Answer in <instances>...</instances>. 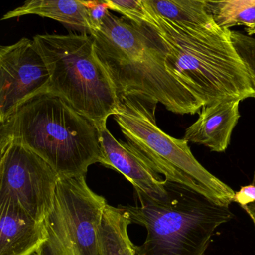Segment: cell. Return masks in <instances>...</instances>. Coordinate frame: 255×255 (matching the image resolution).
<instances>
[{
    "label": "cell",
    "mask_w": 255,
    "mask_h": 255,
    "mask_svg": "<svg viewBox=\"0 0 255 255\" xmlns=\"http://www.w3.org/2000/svg\"><path fill=\"white\" fill-rule=\"evenodd\" d=\"M147 10L148 24L160 40L172 113L194 115L219 101L255 98L252 77L233 44L231 30L215 23L180 24Z\"/></svg>",
    "instance_id": "1"
},
{
    "label": "cell",
    "mask_w": 255,
    "mask_h": 255,
    "mask_svg": "<svg viewBox=\"0 0 255 255\" xmlns=\"http://www.w3.org/2000/svg\"><path fill=\"white\" fill-rule=\"evenodd\" d=\"M10 142L41 156L61 177L86 176L101 159L97 125L48 92L28 100L0 123V144Z\"/></svg>",
    "instance_id": "2"
},
{
    "label": "cell",
    "mask_w": 255,
    "mask_h": 255,
    "mask_svg": "<svg viewBox=\"0 0 255 255\" xmlns=\"http://www.w3.org/2000/svg\"><path fill=\"white\" fill-rule=\"evenodd\" d=\"M166 187L162 201L135 189L139 204L120 206L132 223L147 229L144 243L135 245L136 255H205L216 230L234 214L187 186L166 180Z\"/></svg>",
    "instance_id": "3"
},
{
    "label": "cell",
    "mask_w": 255,
    "mask_h": 255,
    "mask_svg": "<svg viewBox=\"0 0 255 255\" xmlns=\"http://www.w3.org/2000/svg\"><path fill=\"white\" fill-rule=\"evenodd\" d=\"M89 34L119 97H136L171 112L160 40L150 24L134 23L109 11Z\"/></svg>",
    "instance_id": "4"
},
{
    "label": "cell",
    "mask_w": 255,
    "mask_h": 255,
    "mask_svg": "<svg viewBox=\"0 0 255 255\" xmlns=\"http://www.w3.org/2000/svg\"><path fill=\"white\" fill-rule=\"evenodd\" d=\"M34 44L48 68V92L63 98L97 127L114 116L119 98L89 33L43 34Z\"/></svg>",
    "instance_id": "5"
},
{
    "label": "cell",
    "mask_w": 255,
    "mask_h": 255,
    "mask_svg": "<svg viewBox=\"0 0 255 255\" xmlns=\"http://www.w3.org/2000/svg\"><path fill=\"white\" fill-rule=\"evenodd\" d=\"M119 98L113 116L122 133L165 180L191 188L219 205H231L235 195L234 189L195 159L186 139L170 136L157 126V104L133 96Z\"/></svg>",
    "instance_id": "6"
},
{
    "label": "cell",
    "mask_w": 255,
    "mask_h": 255,
    "mask_svg": "<svg viewBox=\"0 0 255 255\" xmlns=\"http://www.w3.org/2000/svg\"><path fill=\"white\" fill-rule=\"evenodd\" d=\"M107 204L86 176L61 177L43 221L46 239L35 255H101L99 231Z\"/></svg>",
    "instance_id": "7"
},
{
    "label": "cell",
    "mask_w": 255,
    "mask_h": 255,
    "mask_svg": "<svg viewBox=\"0 0 255 255\" xmlns=\"http://www.w3.org/2000/svg\"><path fill=\"white\" fill-rule=\"evenodd\" d=\"M0 201L11 198L43 222L53 207L61 177L41 156L21 144H0Z\"/></svg>",
    "instance_id": "8"
},
{
    "label": "cell",
    "mask_w": 255,
    "mask_h": 255,
    "mask_svg": "<svg viewBox=\"0 0 255 255\" xmlns=\"http://www.w3.org/2000/svg\"><path fill=\"white\" fill-rule=\"evenodd\" d=\"M50 75L33 40L0 47V123L28 100L48 92Z\"/></svg>",
    "instance_id": "9"
},
{
    "label": "cell",
    "mask_w": 255,
    "mask_h": 255,
    "mask_svg": "<svg viewBox=\"0 0 255 255\" xmlns=\"http://www.w3.org/2000/svg\"><path fill=\"white\" fill-rule=\"evenodd\" d=\"M98 128L101 150L99 163L123 174L134 189H140L150 198L165 199L168 195L166 180L160 177L151 162L130 143L118 141L107 123Z\"/></svg>",
    "instance_id": "10"
},
{
    "label": "cell",
    "mask_w": 255,
    "mask_h": 255,
    "mask_svg": "<svg viewBox=\"0 0 255 255\" xmlns=\"http://www.w3.org/2000/svg\"><path fill=\"white\" fill-rule=\"evenodd\" d=\"M45 239L43 222L14 199L0 201V255H32Z\"/></svg>",
    "instance_id": "11"
},
{
    "label": "cell",
    "mask_w": 255,
    "mask_h": 255,
    "mask_svg": "<svg viewBox=\"0 0 255 255\" xmlns=\"http://www.w3.org/2000/svg\"><path fill=\"white\" fill-rule=\"evenodd\" d=\"M240 100H225L204 106L196 122L186 129L188 142L201 144L211 151L223 153L231 142L233 130L240 118Z\"/></svg>",
    "instance_id": "12"
},
{
    "label": "cell",
    "mask_w": 255,
    "mask_h": 255,
    "mask_svg": "<svg viewBox=\"0 0 255 255\" xmlns=\"http://www.w3.org/2000/svg\"><path fill=\"white\" fill-rule=\"evenodd\" d=\"M29 14L53 19L63 24L84 29L89 34L97 25L86 1L83 0H28L21 6L7 12L2 20Z\"/></svg>",
    "instance_id": "13"
},
{
    "label": "cell",
    "mask_w": 255,
    "mask_h": 255,
    "mask_svg": "<svg viewBox=\"0 0 255 255\" xmlns=\"http://www.w3.org/2000/svg\"><path fill=\"white\" fill-rule=\"evenodd\" d=\"M132 223L126 212L107 204L99 231L101 255H136L128 234Z\"/></svg>",
    "instance_id": "14"
},
{
    "label": "cell",
    "mask_w": 255,
    "mask_h": 255,
    "mask_svg": "<svg viewBox=\"0 0 255 255\" xmlns=\"http://www.w3.org/2000/svg\"><path fill=\"white\" fill-rule=\"evenodd\" d=\"M144 6L170 21L190 26H207L213 21L206 0H143Z\"/></svg>",
    "instance_id": "15"
},
{
    "label": "cell",
    "mask_w": 255,
    "mask_h": 255,
    "mask_svg": "<svg viewBox=\"0 0 255 255\" xmlns=\"http://www.w3.org/2000/svg\"><path fill=\"white\" fill-rule=\"evenodd\" d=\"M207 10L222 29L243 26L247 35H255V0L207 1Z\"/></svg>",
    "instance_id": "16"
},
{
    "label": "cell",
    "mask_w": 255,
    "mask_h": 255,
    "mask_svg": "<svg viewBox=\"0 0 255 255\" xmlns=\"http://www.w3.org/2000/svg\"><path fill=\"white\" fill-rule=\"evenodd\" d=\"M108 8L120 13L125 18L134 23H149L150 15L144 6L143 0H105Z\"/></svg>",
    "instance_id": "17"
},
{
    "label": "cell",
    "mask_w": 255,
    "mask_h": 255,
    "mask_svg": "<svg viewBox=\"0 0 255 255\" xmlns=\"http://www.w3.org/2000/svg\"><path fill=\"white\" fill-rule=\"evenodd\" d=\"M231 39L249 70L255 88V38L241 32L231 31Z\"/></svg>",
    "instance_id": "18"
},
{
    "label": "cell",
    "mask_w": 255,
    "mask_h": 255,
    "mask_svg": "<svg viewBox=\"0 0 255 255\" xmlns=\"http://www.w3.org/2000/svg\"><path fill=\"white\" fill-rule=\"evenodd\" d=\"M233 202L237 203L241 207L255 202V185L241 186L238 192H235Z\"/></svg>",
    "instance_id": "19"
},
{
    "label": "cell",
    "mask_w": 255,
    "mask_h": 255,
    "mask_svg": "<svg viewBox=\"0 0 255 255\" xmlns=\"http://www.w3.org/2000/svg\"><path fill=\"white\" fill-rule=\"evenodd\" d=\"M242 208L249 215V217L252 219V222H253L254 225L255 227V202L244 206Z\"/></svg>",
    "instance_id": "20"
}]
</instances>
